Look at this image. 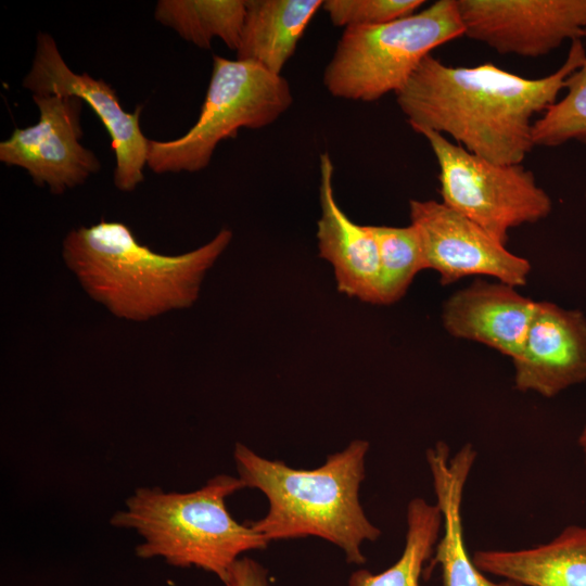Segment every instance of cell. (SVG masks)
Here are the masks:
<instances>
[{
	"label": "cell",
	"instance_id": "cell-1",
	"mask_svg": "<svg viewBox=\"0 0 586 586\" xmlns=\"http://www.w3.org/2000/svg\"><path fill=\"white\" fill-rule=\"evenodd\" d=\"M582 38L571 41L552 74L524 78L491 63L450 66L431 54L397 92L411 128L448 135L469 152L496 164H521L534 146V116L545 112L584 62Z\"/></svg>",
	"mask_w": 586,
	"mask_h": 586
},
{
	"label": "cell",
	"instance_id": "cell-2",
	"mask_svg": "<svg viewBox=\"0 0 586 586\" xmlns=\"http://www.w3.org/2000/svg\"><path fill=\"white\" fill-rule=\"evenodd\" d=\"M368 450L367 441L355 440L328 456L322 466L305 470L264 458L237 443L233 458L239 477L269 502L264 518L245 522L269 543L320 537L342 549L347 562L364 564L362 544L381 536L359 501Z\"/></svg>",
	"mask_w": 586,
	"mask_h": 586
},
{
	"label": "cell",
	"instance_id": "cell-3",
	"mask_svg": "<svg viewBox=\"0 0 586 586\" xmlns=\"http://www.w3.org/2000/svg\"><path fill=\"white\" fill-rule=\"evenodd\" d=\"M231 239L221 229L193 251L163 255L140 244L125 224L102 220L69 231L62 254L90 297L118 318L144 321L190 307Z\"/></svg>",
	"mask_w": 586,
	"mask_h": 586
},
{
	"label": "cell",
	"instance_id": "cell-4",
	"mask_svg": "<svg viewBox=\"0 0 586 586\" xmlns=\"http://www.w3.org/2000/svg\"><path fill=\"white\" fill-rule=\"evenodd\" d=\"M243 488L239 476L228 474L215 475L187 493L141 486L111 517L110 524L132 530L142 538L135 549L137 557L162 558L176 568H198L224 584L242 555L269 544L227 509V498Z\"/></svg>",
	"mask_w": 586,
	"mask_h": 586
},
{
	"label": "cell",
	"instance_id": "cell-5",
	"mask_svg": "<svg viewBox=\"0 0 586 586\" xmlns=\"http://www.w3.org/2000/svg\"><path fill=\"white\" fill-rule=\"evenodd\" d=\"M463 35L456 0H438L405 17L344 28L323 85L336 98L372 102L397 93L431 51Z\"/></svg>",
	"mask_w": 586,
	"mask_h": 586
},
{
	"label": "cell",
	"instance_id": "cell-6",
	"mask_svg": "<svg viewBox=\"0 0 586 586\" xmlns=\"http://www.w3.org/2000/svg\"><path fill=\"white\" fill-rule=\"evenodd\" d=\"M292 102L290 85L282 75L254 62L214 55L196 123L177 139L149 140L146 166L156 174L202 170L220 141L235 137L242 128L269 126Z\"/></svg>",
	"mask_w": 586,
	"mask_h": 586
},
{
	"label": "cell",
	"instance_id": "cell-7",
	"mask_svg": "<svg viewBox=\"0 0 586 586\" xmlns=\"http://www.w3.org/2000/svg\"><path fill=\"white\" fill-rule=\"evenodd\" d=\"M418 133L436 157L442 202L500 242L506 244L510 229L550 214V196L521 164L493 163L433 130Z\"/></svg>",
	"mask_w": 586,
	"mask_h": 586
},
{
	"label": "cell",
	"instance_id": "cell-8",
	"mask_svg": "<svg viewBox=\"0 0 586 586\" xmlns=\"http://www.w3.org/2000/svg\"><path fill=\"white\" fill-rule=\"evenodd\" d=\"M409 214L421 240L425 268L435 270L442 284L470 276L492 277L515 288L526 283L531 272L526 258L443 202L411 200Z\"/></svg>",
	"mask_w": 586,
	"mask_h": 586
},
{
	"label": "cell",
	"instance_id": "cell-9",
	"mask_svg": "<svg viewBox=\"0 0 586 586\" xmlns=\"http://www.w3.org/2000/svg\"><path fill=\"white\" fill-rule=\"evenodd\" d=\"M39 119L15 128L0 143V161L25 169L34 182L54 194L84 183L100 170L95 154L80 143L82 101L76 97L33 94Z\"/></svg>",
	"mask_w": 586,
	"mask_h": 586
},
{
	"label": "cell",
	"instance_id": "cell-10",
	"mask_svg": "<svg viewBox=\"0 0 586 586\" xmlns=\"http://www.w3.org/2000/svg\"><path fill=\"white\" fill-rule=\"evenodd\" d=\"M22 85L33 94L76 97L86 102L111 138L116 160L115 187L122 191H132L143 181L149 139L139 125L141 107L133 113L126 112L109 84L87 73L73 72L51 35L38 34L35 56Z\"/></svg>",
	"mask_w": 586,
	"mask_h": 586
},
{
	"label": "cell",
	"instance_id": "cell-11",
	"mask_svg": "<svg viewBox=\"0 0 586 586\" xmlns=\"http://www.w3.org/2000/svg\"><path fill=\"white\" fill-rule=\"evenodd\" d=\"M463 35L502 54L538 58L583 38L586 0H456Z\"/></svg>",
	"mask_w": 586,
	"mask_h": 586
},
{
	"label": "cell",
	"instance_id": "cell-12",
	"mask_svg": "<svg viewBox=\"0 0 586 586\" xmlns=\"http://www.w3.org/2000/svg\"><path fill=\"white\" fill-rule=\"evenodd\" d=\"M521 392L553 397L586 381V316L555 303L536 302L519 354L512 359Z\"/></svg>",
	"mask_w": 586,
	"mask_h": 586
},
{
	"label": "cell",
	"instance_id": "cell-13",
	"mask_svg": "<svg viewBox=\"0 0 586 586\" xmlns=\"http://www.w3.org/2000/svg\"><path fill=\"white\" fill-rule=\"evenodd\" d=\"M477 453L470 443L454 455L449 446L436 442L425 451L436 506L442 515V530L426 573L441 566L443 586H523L502 579L493 582L480 571L470 557L463 534L462 499L466 483Z\"/></svg>",
	"mask_w": 586,
	"mask_h": 586
},
{
	"label": "cell",
	"instance_id": "cell-14",
	"mask_svg": "<svg viewBox=\"0 0 586 586\" xmlns=\"http://www.w3.org/2000/svg\"><path fill=\"white\" fill-rule=\"evenodd\" d=\"M535 306L536 302L515 286L476 279L446 300L442 321L450 335L481 343L513 359L523 345Z\"/></svg>",
	"mask_w": 586,
	"mask_h": 586
},
{
	"label": "cell",
	"instance_id": "cell-15",
	"mask_svg": "<svg viewBox=\"0 0 586 586\" xmlns=\"http://www.w3.org/2000/svg\"><path fill=\"white\" fill-rule=\"evenodd\" d=\"M319 169V255L333 266L340 292L362 302L382 304L379 253L370 226L354 222L340 208L333 190L334 167L328 152L320 154Z\"/></svg>",
	"mask_w": 586,
	"mask_h": 586
},
{
	"label": "cell",
	"instance_id": "cell-16",
	"mask_svg": "<svg viewBox=\"0 0 586 586\" xmlns=\"http://www.w3.org/2000/svg\"><path fill=\"white\" fill-rule=\"evenodd\" d=\"M472 560L484 574L523 586H586V525H569L528 548L477 550Z\"/></svg>",
	"mask_w": 586,
	"mask_h": 586
},
{
	"label": "cell",
	"instance_id": "cell-17",
	"mask_svg": "<svg viewBox=\"0 0 586 586\" xmlns=\"http://www.w3.org/2000/svg\"><path fill=\"white\" fill-rule=\"evenodd\" d=\"M321 0H246L237 59L281 75Z\"/></svg>",
	"mask_w": 586,
	"mask_h": 586
},
{
	"label": "cell",
	"instance_id": "cell-18",
	"mask_svg": "<svg viewBox=\"0 0 586 586\" xmlns=\"http://www.w3.org/2000/svg\"><path fill=\"white\" fill-rule=\"evenodd\" d=\"M245 10L246 0H161L154 17L199 48L209 49L212 40L219 38L237 51Z\"/></svg>",
	"mask_w": 586,
	"mask_h": 586
},
{
	"label": "cell",
	"instance_id": "cell-19",
	"mask_svg": "<svg viewBox=\"0 0 586 586\" xmlns=\"http://www.w3.org/2000/svg\"><path fill=\"white\" fill-rule=\"evenodd\" d=\"M406 523L399 559L378 574L365 569L355 571L348 586H420L423 566L433 557L441 535L442 515L436 504L416 497L407 505Z\"/></svg>",
	"mask_w": 586,
	"mask_h": 586
},
{
	"label": "cell",
	"instance_id": "cell-20",
	"mask_svg": "<svg viewBox=\"0 0 586 586\" xmlns=\"http://www.w3.org/2000/svg\"><path fill=\"white\" fill-rule=\"evenodd\" d=\"M380 262L382 304L399 301L416 275L425 268L421 240L417 229L370 226Z\"/></svg>",
	"mask_w": 586,
	"mask_h": 586
},
{
	"label": "cell",
	"instance_id": "cell-21",
	"mask_svg": "<svg viewBox=\"0 0 586 586\" xmlns=\"http://www.w3.org/2000/svg\"><path fill=\"white\" fill-rule=\"evenodd\" d=\"M583 38L586 39V29ZM563 99L549 106L534 122V145L557 146L575 140L586 143V55L565 81Z\"/></svg>",
	"mask_w": 586,
	"mask_h": 586
},
{
	"label": "cell",
	"instance_id": "cell-22",
	"mask_svg": "<svg viewBox=\"0 0 586 586\" xmlns=\"http://www.w3.org/2000/svg\"><path fill=\"white\" fill-rule=\"evenodd\" d=\"M423 3V0H327L322 9L333 25L346 28L385 24L415 13Z\"/></svg>",
	"mask_w": 586,
	"mask_h": 586
},
{
	"label": "cell",
	"instance_id": "cell-23",
	"mask_svg": "<svg viewBox=\"0 0 586 586\" xmlns=\"http://www.w3.org/2000/svg\"><path fill=\"white\" fill-rule=\"evenodd\" d=\"M225 586H270L267 570L249 557H241L229 571Z\"/></svg>",
	"mask_w": 586,
	"mask_h": 586
},
{
	"label": "cell",
	"instance_id": "cell-24",
	"mask_svg": "<svg viewBox=\"0 0 586 586\" xmlns=\"http://www.w3.org/2000/svg\"><path fill=\"white\" fill-rule=\"evenodd\" d=\"M578 445H579V447L582 449L584 460H585V463H586V423H585V425L583 426V429H582V431L579 433Z\"/></svg>",
	"mask_w": 586,
	"mask_h": 586
}]
</instances>
